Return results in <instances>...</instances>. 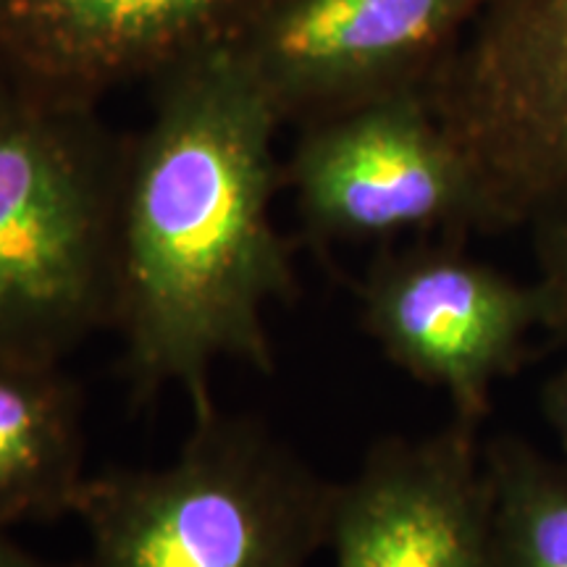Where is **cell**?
Listing matches in <instances>:
<instances>
[{
  "label": "cell",
  "instance_id": "cell-1",
  "mask_svg": "<svg viewBox=\"0 0 567 567\" xmlns=\"http://www.w3.org/2000/svg\"><path fill=\"white\" fill-rule=\"evenodd\" d=\"M153 113L126 137L113 321L134 408L210 394L234 360L274 373L266 313L297 297L295 250L274 224L284 126L243 53L210 48L153 80Z\"/></svg>",
  "mask_w": 567,
  "mask_h": 567
},
{
  "label": "cell",
  "instance_id": "cell-2",
  "mask_svg": "<svg viewBox=\"0 0 567 567\" xmlns=\"http://www.w3.org/2000/svg\"><path fill=\"white\" fill-rule=\"evenodd\" d=\"M334 481L264 421L193 402L172 463L90 473L74 515L82 567H310L329 536Z\"/></svg>",
  "mask_w": 567,
  "mask_h": 567
},
{
  "label": "cell",
  "instance_id": "cell-3",
  "mask_svg": "<svg viewBox=\"0 0 567 567\" xmlns=\"http://www.w3.org/2000/svg\"><path fill=\"white\" fill-rule=\"evenodd\" d=\"M126 137L0 82V350L63 360L113 321Z\"/></svg>",
  "mask_w": 567,
  "mask_h": 567
},
{
  "label": "cell",
  "instance_id": "cell-4",
  "mask_svg": "<svg viewBox=\"0 0 567 567\" xmlns=\"http://www.w3.org/2000/svg\"><path fill=\"white\" fill-rule=\"evenodd\" d=\"M425 95L471 166L484 231L567 208V0H488Z\"/></svg>",
  "mask_w": 567,
  "mask_h": 567
},
{
  "label": "cell",
  "instance_id": "cell-5",
  "mask_svg": "<svg viewBox=\"0 0 567 567\" xmlns=\"http://www.w3.org/2000/svg\"><path fill=\"white\" fill-rule=\"evenodd\" d=\"M305 239L373 243L405 231H484L465 155L425 84L302 124L284 166Z\"/></svg>",
  "mask_w": 567,
  "mask_h": 567
},
{
  "label": "cell",
  "instance_id": "cell-6",
  "mask_svg": "<svg viewBox=\"0 0 567 567\" xmlns=\"http://www.w3.org/2000/svg\"><path fill=\"white\" fill-rule=\"evenodd\" d=\"M360 323L392 365L439 389L457 421L478 425L496 381L544 326L536 284L481 264L452 243L384 250L358 287Z\"/></svg>",
  "mask_w": 567,
  "mask_h": 567
},
{
  "label": "cell",
  "instance_id": "cell-7",
  "mask_svg": "<svg viewBox=\"0 0 567 567\" xmlns=\"http://www.w3.org/2000/svg\"><path fill=\"white\" fill-rule=\"evenodd\" d=\"M488 0H276L234 42L281 122L425 84Z\"/></svg>",
  "mask_w": 567,
  "mask_h": 567
},
{
  "label": "cell",
  "instance_id": "cell-8",
  "mask_svg": "<svg viewBox=\"0 0 567 567\" xmlns=\"http://www.w3.org/2000/svg\"><path fill=\"white\" fill-rule=\"evenodd\" d=\"M276 0H0V82L97 109L113 90L237 42Z\"/></svg>",
  "mask_w": 567,
  "mask_h": 567
},
{
  "label": "cell",
  "instance_id": "cell-9",
  "mask_svg": "<svg viewBox=\"0 0 567 567\" xmlns=\"http://www.w3.org/2000/svg\"><path fill=\"white\" fill-rule=\"evenodd\" d=\"M478 425L386 436L331 496L334 567H494L492 488Z\"/></svg>",
  "mask_w": 567,
  "mask_h": 567
},
{
  "label": "cell",
  "instance_id": "cell-10",
  "mask_svg": "<svg viewBox=\"0 0 567 567\" xmlns=\"http://www.w3.org/2000/svg\"><path fill=\"white\" fill-rule=\"evenodd\" d=\"M84 396L63 360L0 350V528L74 515Z\"/></svg>",
  "mask_w": 567,
  "mask_h": 567
},
{
  "label": "cell",
  "instance_id": "cell-11",
  "mask_svg": "<svg viewBox=\"0 0 567 567\" xmlns=\"http://www.w3.org/2000/svg\"><path fill=\"white\" fill-rule=\"evenodd\" d=\"M494 567H567V460L520 439L484 450Z\"/></svg>",
  "mask_w": 567,
  "mask_h": 567
},
{
  "label": "cell",
  "instance_id": "cell-12",
  "mask_svg": "<svg viewBox=\"0 0 567 567\" xmlns=\"http://www.w3.org/2000/svg\"><path fill=\"white\" fill-rule=\"evenodd\" d=\"M538 268L544 326L567 337V208L538 221Z\"/></svg>",
  "mask_w": 567,
  "mask_h": 567
},
{
  "label": "cell",
  "instance_id": "cell-13",
  "mask_svg": "<svg viewBox=\"0 0 567 567\" xmlns=\"http://www.w3.org/2000/svg\"><path fill=\"white\" fill-rule=\"evenodd\" d=\"M542 413L547 415L551 431H555L559 446H563V457L567 460V365L551 375L547 386H544Z\"/></svg>",
  "mask_w": 567,
  "mask_h": 567
},
{
  "label": "cell",
  "instance_id": "cell-14",
  "mask_svg": "<svg viewBox=\"0 0 567 567\" xmlns=\"http://www.w3.org/2000/svg\"><path fill=\"white\" fill-rule=\"evenodd\" d=\"M0 567H82L80 563H51L21 547L9 536V528H0Z\"/></svg>",
  "mask_w": 567,
  "mask_h": 567
}]
</instances>
